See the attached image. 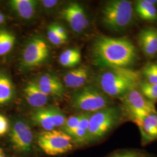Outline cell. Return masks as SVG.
I'll return each mask as SVG.
<instances>
[{
	"label": "cell",
	"mask_w": 157,
	"mask_h": 157,
	"mask_svg": "<svg viewBox=\"0 0 157 157\" xmlns=\"http://www.w3.org/2000/svg\"><path fill=\"white\" fill-rule=\"evenodd\" d=\"M48 107L54 126L56 128L63 126L67 121L64 113L58 107L54 106Z\"/></svg>",
	"instance_id": "cb8c5ba5"
},
{
	"label": "cell",
	"mask_w": 157,
	"mask_h": 157,
	"mask_svg": "<svg viewBox=\"0 0 157 157\" xmlns=\"http://www.w3.org/2000/svg\"><path fill=\"white\" fill-rule=\"evenodd\" d=\"M129 151L115 152L110 157H128Z\"/></svg>",
	"instance_id": "f546056e"
},
{
	"label": "cell",
	"mask_w": 157,
	"mask_h": 157,
	"mask_svg": "<svg viewBox=\"0 0 157 157\" xmlns=\"http://www.w3.org/2000/svg\"><path fill=\"white\" fill-rule=\"evenodd\" d=\"M14 94L15 89L11 79L6 73L0 72V106L11 102Z\"/></svg>",
	"instance_id": "d6986e66"
},
{
	"label": "cell",
	"mask_w": 157,
	"mask_h": 157,
	"mask_svg": "<svg viewBox=\"0 0 157 157\" xmlns=\"http://www.w3.org/2000/svg\"><path fill=\"white\" fill-rule=\"evenodd\" d=\"M53 25L54 28L55 29V30L56 31V32L58 33V34L60 37H61L62 38H63V39L67 40V32H66L65 29L63 28L62 26H61V25H59L54 24V25Z\"/></svg>",
	"instance_id": "83f0119b"
},
{
	"label": "cell",
	"mask_w": 157,
	"mask_h": 157,
	"mask_svg": "<svg viewBox=\"0 0 157 157\" xmlns=\"http://www.w3.org/2000/svg\"><path fill=\"white\" fill-rule=\"evenodd\" d=\"M40 149L49 156H57L72 151L74 141L72 137L62 130L43 131L37 136Z\"/></svg>",
	"instance_id": "52a82bcc"
},
{
	"label": "cell",
	"mask_w": 157,
	"mask_h": 157,
	"mask_svg": "<svg viewBox=\"0 0 157 157\" xmlns=\"http://www.w3.org/2000/svg\"><path fill=\"white\" fill-rule=\"evenodd\" d=\"M80 117L81 113L78 115L71 116L69 118H68V119H67L64 126H63V131L71 136V135L73 133V131H75L78 128Z\"/></svg>",
	"instance_id": "d4e9b609"
},
{
	"label": "cell",
	"mask_w": 157,
	"mask_h": 157,
	"mask_svg": "<svg viewBox=\"0 0 157 157\" xmlns=\"http://www.w3.org/2000/svg\"><path fill=\"white\" fill-rule=\"evenodd\" d=\"M128 157H144L139 152L129 151Z\"/></svg>",
	"instance_id": "4dcf8cb0"
},
{
	"label": "cell",
	"mask_w": 157,
	"mask_h": 157,
	"mask_svg": "<svg viewBox=\"0 0 157 157\" xmlns=\"http://www.w3.org/2000/svg\"><path fill=\"white\" fill-rule=\"evenodd\" d=\"M91 58L95 65L103 69H132L139 56L137 48L129 39L100 36L92 44Z\"/></svg>",
	"instance_id": "6da1fadb"
},
{
	"label": "cell",
	"mask_w": 157,
	"mask_h": 157,
	"mask_svg": "<svg viewBox=\"0 0 157 157\" xmlns=\"http://www.w3.org/2000/svg\"><path fill=\"white\" fill-rule=\"evenodd\" d=\"M144 81L151 84H157V63H148L142 68L140 72Z\"/></svg>",
	"instance_id": "7402d4cb"
},
{
	"label": "cell",
	"mask_w": 157,
	"mask_h": 157,
	"mask_svg": "<svg viewBox=\"0 0 157 157\" xmlns=\"http://www.w3.org/2000/svg\"><path fill=\"white\" fill-rule=\"evenodd\" d=\"M47 38L52 44L54 45H59L63 44L66 43L67 40L60 37L54 28L53 25L49 26L47 31Z\"/></svg>",
	"instance_id": "484cf974"
},
{
	"label": "cell",
	"mask_w": 157,
	"mask_h": 157,
	"mask_svg": "<svg viewBox=\"0 0 157 157\" xmlns=\"http://www.w3.org/2000/svg\"><path fill=\"white\" fill-rule=\"evenodd\" d=\"M112 105L111 98L93 85L81 87L71 99V105L83 112L93 113Z\"/></svg>",
	"instance_id": "5b68a950"
},
{
	"label": "cell",
	"mask_w": 157,
	"mask_h": 157,
	"mask_svg": "<svg viewBox=\"0 0 157 157\" xmlns=\"http://www.w3.org/2000/svg\"><path fill=\"white\" fill-rule=\"evenodd\" d=\"M81 58V53L78 48H69L62 52L59 61L64 67H74L80 63Z\"/></svg>",
	"instance_id": "ffe728a7"
},
{
	"label": "cell",
	"mask_w": 157,
	"mask_h": 157,
	"mask_svg": "<svg viewBox=\"0 0 157 157\" xmlns=\"http://www.w3.org/2000/svg\"><path fill=\"white\" fill-rule=\"evenodd\" d=\"M141 93L150 101H157V84H151L146 81H141L139 86Z\"/></svg>",
	"instance_id": "603a6c76"
},
{
	"label": "cell",
	"mask_w": 157,
	"mask_h": 157,
	"mask_svg": "<svg viewBox=\"0 0 157 157\" xmlns=\"http://www.w3.org/2000/svg\"><path fill=\"white\" fill-rule=\"evenodd\" d=\"M10 140L13 149L26 154L30 153L33 144V135L31 128L23 120H16L10 132Z\"/></svg>",
	"instance_id": "9c48e42d"
},
{
	"label": "cell",
	"mask_w": 157,
	"mask_h": 157,
	"mask_svg": "<svg viewBox=\"0 0 157 157\" xmlns=\"http://www.w3.org/2000/svg\"><path fill=\"white\" fill-rule=\"evenodd\" d=\"M121 101L126 118L136 124L148 115L157 112L155 102L147 99L138 88L130 91Z\"/></svg>",
	"instance_id": "8992f818"
},
{
	"label": "cell",
	"mask_w": 157,
	"mask_h": 157,
	"mask_svg": "<svg viewBox=\"0 0 157 157\" xmlns=\"http://www.w3.org/2000/svg\"><path fill=\"white\" fill-rule=\"evenodd\" d=\"M135 13L140 19L148 22L157 21V6L148 3L146 0H139L135 2Z\"/></svg>",
	"instance_id": "ac0fdd59"
},
{
	"label": "cell",
	"mask_w": 157,
	"mask_h": 157,
	"mask_svg": "<svg viewBox=\"0 0 157 157\" xmlns=\"http://www.w3.org/2000/svg\"><path fill=\"white\" fill-rule=\"evenodd\" d=\"M136 125L140 132L143 146L157 140V112L148 115Z\"/></svg>",
	"instance_id": "4fadbf2b"
},
{
	"label": "cell",
	"mask_w": 157,
	"mask_h": 157,
	"mask_svg": "<svg viewBox=\"0 0 157 157\" xmlns=\"http://www.w3.org/2000/svg\"><path fill=\"white\" fill-rule=\"evenodd\" d=\"M15 36L6 30H0V56H4L11 50L15 44Z\"/></svg>",
	"instance_id": "44dd1931"
},
{
	"label": "cell",
	"mask_w": 157,
	"mask_h": 157,
	"mask_svg": "<svg viewBox=\"0 0 157 157\" xmlns=\"http://www.w3.org/2000/svg\"><path fill=\"white\" fill-rule=\"evenodd\" d=\"M0 157H8L6 155L4 150L0 147Z\"/></svg>",
	"instance_id": "1f68e13d"
},
{
	"label": "cell",
	"mask_w": 157,
	"mask_h": 157,
	"mask_svg": "<svg viewBox=\"0 0 157 157\" xmlns=\"http://www.w3.org/2000/svg\"><path fill=\"white\" fill-rule=\"evenodd\" d=\"M10 6L13 11L24 19H30L33 17L38 2L34 0H12Z\"/></svg>",
	"instance_id": "2e32d148"
},
{
	"label": "cell",
	"mask_w": 157,
	"mask_h": 157,
	"mask_svg": "<svg viewBox=\"0 0 157 157\" xmlns=\"http://www.w3.org/2000/svg\"><path fill=\"white\" fill-rule=\"evenodd\" d=\"M89 76L90 73L87 68L78 67L66 73L63 76V82L68 87L81 88L86 83Z\"/></svg>",
	"instance_id": "9a60e30c"
},
{
	"label": "cell",
	"mask_w": 157,
	"mask_h": 157,
	"mask_svg": "<svg viewBox=\"0 0 157 157\" xmlns=\"http://www.w3.org/2000/svg\"><path fill=\"white\" fill-rule=\"evenodd\" d=\"M140 72L132 69L106 68L97 78L98 87L110 98L121 100L130 91L139 87Z\"/></svg>",
	"instance_id": "7a4b0ae2"
},
{
	"label": "cell",
	"mask_w": 157,
	"mask_h": 157,
	"mask_svg": "<svg viewBox=\"0 0 157 157\" xmlns=\"http://www.w3.org/2000/svg\"><path fill=\"white\" fill-rule=\"evenodd\" d=\"M125 119H127L121 106L112 105L91 113L88 130V144L104 139Z\"/></svg>",
	"instance_id": "3957f363"
},
{
	"label": "cell",
	"mask_w": 157,
	"mask_h": 157,
	"mask_svg": "<svg viewBox=\"0 0 157 157\" xmlns=\"http://www.w3.org/2000/svg\"><path fill=\"white\" fill-rule=\"evenodd\" d=\"M10 129L8 119L2 114H0V137L7 133Z\"/></svg>",
	"instance_id": "4316f807"
},
{
	"label": "cell",
	"mask_w": 157,
	"mask_h": 157,
	"mask_svg": "<svg viewBox=\"0 0 157 157\" xmlns=\"http://www.w3.org/2000/svg\"><path fill=\"white\" fill-rule=\"evenodd\" d=\"M5 21V16L0 12V24L2 23Z\"/></svg>",
	"instance_id": "d6a6232c"
},
{
	"label": "cell",
	"mask_w": 157,
	"mask_h": 157,
	"mask_svg": "<svg viewBox=\"0 0 157 157\" xmlns=\"http://www.w3.org/2000/svg\"><path fill=\"white\" fill-rule=\"evenodd\" d=\"M137 40L143 54L149 59L157 56V28L147 27L137 34Z\"/></svg>",
	"instance_id": "8fae6325"
},
{
	"label": "cell",
	"mask_w": 157,
	"mask_h": 157,
	"mask_svg": "<svg viewBox=\"0 0 157 157\" xmlns=\"http://www.w3.org/2000/svg\"><path fill=\"white\" fill-rule=\"evenodd\" d=\"M30 119L35 125L41 127L44 131H50L56 128L48 107L35 109L30 114Z\"/></svg>",
	"instance_id": "e0dca14e"
},
{
	"label": "cell",
	"mask_w": 157,
	"mask_h": 157,
	"mask_svg": "<svg viewBox=\"0 0 157 157\" xmlns=\"http://www.w3.org/2000/svg\"><path fill=\"white\" fill-rule=\"evenodd\" d=\"M40 90L47 96L62 98L65 89L60 80L54 75L45 73L39 78L36 82Z\"/></svg>",
	"instance_id": "7c38bea8"
},
{
	"label": "cell",
	"mask_w": 157,
	"mask_h": 157,
	"mask_svg": "<svg viewBox=\"0 0 157 157\" xmlns=\"http://www.w3.org/2000/svg\"><path fill=\"white\" fill-rule=\"evenodd\" d=\"M42 4L46 8H52L58 4L59 1L56 0H44L42 1Z\"/></svg>",
	"instance_id": "f1b7e54d"
},
{
	"label": "cell",
	"mask_w": 157,
	"mask_h": 157,
	"mask_svg": "<svg viewBox=\"0 0 157 157\" xmlns=\"http://www.w3.org/2000/svg\"><path fill=\"white\" fill-rule=\"evenodd\" d=\"M135 13L134 6L129 1H109L102 8L101 21L109 30L120 33L134 25Z\"/></svg>",
	"instance_id": "277c9868"
},
{
	"label": "cell",
	"mask_w": 157,
	"mask_h": 157,
	"mask_svg": "<svg viewBox=\"0 0 157 157\" xmlns=\"http://www.w3.org/2000/svg\"><path fill=\"white\" fill-rule=\"evenodd\" d=\"M23 93L28 104L35 109L45 107L48 102V96L40 90L36 82H29L24 88Z\"/></svg>",
	"instance_id": "5bb4252c"
},
{
	"label": "cell",
	"mask_w": 157,
	"mask_h": 157,
	"mask_svg": "<svg viewBox=\"0 0 157 157\" xmlns=\"http://www.w3.org/2000/svg\"><path fill=\"white\" fill-rule=\"evenodd\" d=\"M61 14L76 33H81L89 27V21L83 7L78 3H71L62 10Z\"/></svg>",
	"instance_id": "30bf717a"
},
{
	"label": "cell",
	"mask_w": 157,
	"mask_h": 157,
	"mask_svg": "<svg viewBox=\"0 0 157 157\" xmlns=\"http://www.w3.org/2000/svg\"><path fill=\"white\" fill-rule=\"evenodd\" d=\"M50 55V48L47 43L40 37H34L23 51L22 64L28 69L37 67L46 62Z\"/></svg>",
	"instance_id": "ba28073f"
}]
</instances>
